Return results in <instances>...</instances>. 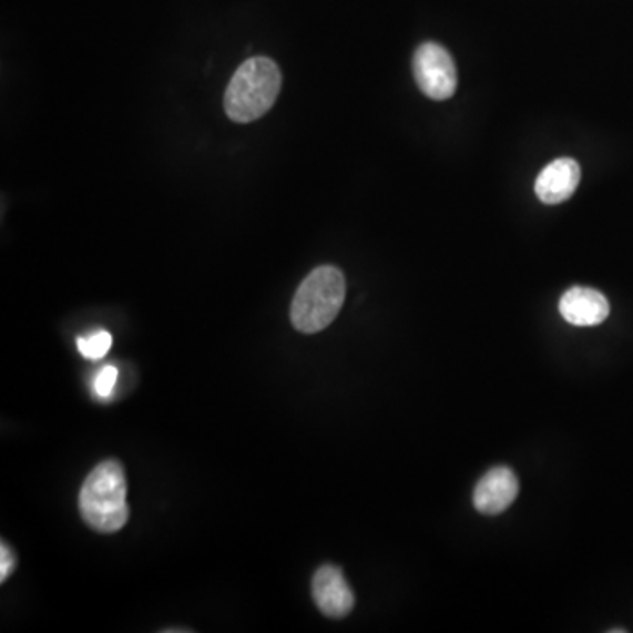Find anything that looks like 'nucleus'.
I'll return each mask as SVG.
<instances>
[{
    "label": "nucleus",
    "instance_id": "nucleus-8",
    "mask_svg": "<svg viewBox=\"0 0 633 633\" xmlns=\"http://www.w3.org/2000/svg\"><path fill=\"white\" fill-rule=\"evenodd\" d=\"M581 182V167L574 159L561 157L540 171L535 194L542 203L560 204L572 197Z\"/></svg>",
    "mask_w": 633,
    "mask_h": 633
},
{
    "label": "nucleus",
    "instance_id": "nucleus-2",
    "mask_svg": "<svg viewBox=\"0 0 633 633\" xmlns=\"http://www.w3.org/2000/svg\"><path fill=\"white\" fill-rule=\"evenodd\" d=\"M282 89L278 65L266 57H254L239 65L226 90L224 108L238 124L259 120L272 110Z\"/></svg>",
    "mask_w": 633,
    "mask_h": 633
},
{
    "label": "nucleus",
    "instance_id": "nucleus-1",
    "mask_svg": "<svg viewBox=\"0 0 633 633\" xmlns=\"http://www.w3.org/2000/svg\"><path fill=\"white\" fill-rule=\"evenodd\" d=\"M81 515L95 532L115 533L129 519L127 481L115 459L102 461L83 482L80 493Z\"/></svg>",
    "mask_w": 633,
    "mask_h": 633
},
{
    "label": "nucleus",
    "instance_id": "nucleus-4",
    "mask_svg": "<svg viewBox=\"0 0 633 633\" xmlns=\"http://www.w3.org/2000/svg\"><path fill=\"white\" fill-rule=\"evenodd\" d=\"M414 78L422 94L433 101L452 98L458 86L455 60L438 43H425L414 53Z\"/></svg>",
    "mask_w": 633,
    "mask_h": 633
},
{
    "label": "nucleus",
    "instance_id": "nucleus-7",
    "mask_svg": "<svg viewBox=\"0 0 633 633\" xmlns=\"http://www.w3.org/2000/svg\"><path fill=\"white\" fill-rule=\"evenodd\" d=\"M608 298L590 287H572L560 299V314L566 323L579 328L599 326L609 317Z\"/></svg>",
    "mask_w": 633,
    "mask_h": 633
},
{
    "label": "nucleus",
    "instance_id": "nucleus-5",
    "mask_svg": "<svg viewBox=\"0 0 633 633\" xmlns=\"http://www.w3.org/2000/svg\"><path fill=\"white\" fill-rule=\"evenodd\" d=\"M312 595L324 616L341 620L354 609V593L338 566H320L312 579Z\"/></svg>",
    "mask_w": 633,
    "mask_h": 633
},
{
    "label": "nucleus",
    "instance_id": "nucleus-10",
    "mask_svg": "<svg viewBox=\"0 0 633 633\" xmlns=\"http://www.w3.org/2000/svg\"><path fill=\"white\" fill-rule=\"evenodd\" d=\"M116 379H119V370L115 366H104L101 371H99L98 377L94 380V391L98 392L101 398H108V396L115 389Z\"/></svg>",
    "mask_w": 633,
    "mask_h": 633
},
{
    "label": "nucleus",
    "instance_id": "nucleus-3",
    "mask_svg": "<svg viewBox=\"0 0 633 633\" xmlns=\"http://www.w3.org/2000/svg\"><path fill=\"white\" fill-rule=\"evenodd\" d=\"M344 273L335 266H320L302 282L290 306L294 328L305 335L323 331L340 314L345 303Z\"/></svg>",
    "mask_w": 633,
    "mask_h": 633
},
{
    "label": "nucleus",
    "instance_id": "nucleus-11",
    "mask_svg": "<svg viewBox=\"0 0 633 633\" xmlns=\"http://www.w3.org/2000/svg\"><path fill=\"white\" fill-rule=\"evenodd\" d=\"M0 579L6 581V579L11 575V572L14 570V565H17V561H14L13 553H11V549L8 545L2 544V557H0Z\"/></svg>",
    "mask_w": 633,
    "mask_h": 633
},
{
    "label": "nucleus",
    "instance_id": "nucleus-6",
    "mask_svg": "<svg viewBox=\"0 0 633 633\" xmlns=\"http://www.w3.org/2000/svg\"><path fill=\"white\" fill-rule=\"evenodd\" d=\"M519 494V481L515 473L507 467L491 468L484 473L473 491V507L481 514H502L514 503Z\"/></svg>",
    "mask_w": 633,
    "mask_h": 633
},
{
    "label": "nucleus",
    "instance_id": "nucleus-9",
    "mask_svg": "<svg viewBox=\"0 0 633 633\" xmlns=\"http://www.w3.org/2000/svg\"><path fill=\"white\" fill-rule=\"evenodd\" d=\"M111 344H113V338H111L110 333L98 331L86 336V338H78V350H80L81 356L95 361V359H101L110 353Z\"/></svg>",
    "mask_w": 633,
    "mask_h": 633
}]
</instances>
